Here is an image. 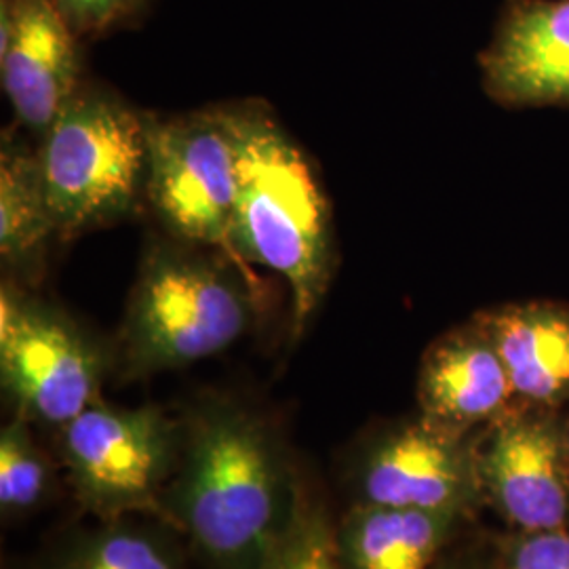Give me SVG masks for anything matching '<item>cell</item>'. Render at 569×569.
Here are the masks:
<instances>
[{"label":"cell","mask_w":569,"mask_h":569,"mask_svg":"<svg viewBox=\"0 0 569 569\" xmlns=\"http://www.w3.org/2000/svg\"><path fill=\"white\" fill-rule=\"evenodd\" d=\"M298 505L264 422L232 403H207L188 422L163 515L224 569H260Z\"/></svg>","instance_id":"obj_1"},{"label":"cell","mask_w":569,"mask_h":569,"mask_svg":"<svg viewBox=\"0 0 569 569\" xmlns=\"http://www.w3.org/2000/svg\"><path fill=\"white\" fill-rule=\"evenodd\" d=\"M237 142L232 251L266 266L291 291V336L298 340L333 277V224L310 159L264 103L226 106Z\"/></svg>","instance_id":"obj_2"},{"label":"cell","mask_w":569,"mask_h":569,"mask_svg":"<svg viewBox=\"0 0 569 569\" xmlns=\"http://www.w3.org/2000/svg\"><path fill=\"white\" fill-rule=\"evenodd\" d=\"M251 321V296L228 266L188 247L157 244L124 310L122 371L146 378L199 363L243 338Z\"/></svg>","instance_id":"obj_3"},{"label":"cell","mask_w":569,"mask_h":569,"mask_svg":"<svg viewBox=\"0 0 569 569\" xmlns=\"http://www.w3.org/2000/svg\"><path fill=\"white\" fill-rule=\"evenodd\" d=\"M58 237L72 239L124 218L146 188L143 114L82 84L37 148Z\"/></svg>","instance_id":"obj_4"},{"label":"cell","mask_w":569,"mask_h":569,"mask_svg":"<svg viewBox=\"0 0 569 569\" xmlns=\"http://www.w3.org/2000/svg\"><path fill=\"white\" fill-rule=\"evenodd\" d=\"M61 458L84 509L103 521L163 512L183 439L159 407H87L61 427Z\"/></svg>","instance_id":"obj_5"},{"label":"cell","mask_w":569,"mask_h":569,"mask_svg":"<svg viewBox=\"0 0 569 569\" xmlns=\"http://www.w3.org/2000/svg\"><path fill=\"white\" fill-rule=\"evenodd\" d=\"M110 359L96 338L56 306L0 291V378L23 420L63 427L100 401Z\"/></svg>","instance_id":"obj_6"},{"label":"cell","mask_w":569,"mask_h":569,"mask_svg":"<svg viewBox=\"0 0 569 569\" xmlns=\"http://www.w3.org/2000/svg\"><path fill=\"white\" fill-rule=\"evenodd\" d=\"M146 124V197L164 228L186 243L232 249L237 142L226 108Z\"/></svg>","instance_id":"obj_7"},{"label":"cell","mask_w":569,"mask_h":569,"mask_svg":"<svg viewBox=\"0 0 569 569\" xmlns=\"http://www.w3.org/2000/svg\"><path fill=\"white\" fill-rule=\"evenodd\" d=\"M566 411L515 406L475 435L483 502L509 531L569 528Z\"/></svg>","instance_id":"obj_8"},{"label":"cell","mask_w":569,"mask_h":569,"mask_svg":"<svg viewBox=\"0 0 569 569\" xmlns=\"http://www.w3.org/2000/svg\"><path fill=\"white\" fill-rule=\"evenodd\" d=\"M357 486L363 505L449 512L468 521L486 505L475 435H449L420 416L371 441Z\"/></svg>","instance_id":"obj_9"},{"label":"cell","mask_w":569,"mask_h":569,"mask_svg":"<svg viewBox=\"0 0 569 569\" xmlns=\"http://www.w3.org/2000/svg\"><path fill=\"white\" fill-rule=\"evenodd\" d=\"M81 39L53 0H0V81L23 129L42 136L82 84Z\"/></svg>","instance_id":"obj_10"},{"label":"cell","mask_w":569,"mask_h":569,"mask_svg":"<svg viewBox=\"0 0 569 569\" xmlns=\"http://www.w3.org/2000/svg\"><path fill=\"white\" fill-rule=\"evenodd\" d=\"M479 68L507 110H569V0H502Z\"/></svg>","instance_id":"obj_11"},{"label":"cell","mask_w":569,"mask_h":569,"mask_svg":"<svg viewBox=\"0 0 569 569\" xmlns=\"http://www.w3.org/2000/svg\"><path fill=\"white\" fill-rule=\"evenodd\" d=\"M416 395L418 416L456 437H472L519 406L507 366L477 317L428 346Z\"/></svg>","instance_id":"obj_12"},{"label":"cell","mask_w":569,"mask_h":569,"mask_svg":"<svg viewBox=\"0 0 569 569\" xmlns=\"http://www.w3.org/2000/svg\"><path fill=\"white\" fill-rule=\"evenodd\" d=\"M498 348L519 406L569 409V305L531 300L475 315Z\"/></svg>","instance_id":"obj_13"},{"label":"cell","mask_w":569,"mask_h":569,"mask_svg":"<svg viewBox=\"0 0 569 569\" xmlns=\"http://www.w3.org/2000/svg\"><path fill=\"white\" fill-rule=\"evenodd\" d=\"M468 519L435 510L359 505L336 531L342 569H439L443 550Z\"/></svg>","instance_id":"obj_14"},{"label":"cell","mask_w":569,"mask_h":569,"mask_svg":"<svg viewBox=\"0 0 569 569\" xmlns=\"http://www.w3.org/2000/svg\"><path fill=\"white\" fill-rule=\"evenodd\" d=\"M58 237L42 183L37 148L13 133L0 146V258L16 272L41 264L49 241Z\"/></svg>","instance_id":"obj_15"},{"label":"cell","mask_w":569,"mask_h":569,"mask_svg":"<svg viewBox=\"0 0 569 569\" xmlns=\"http://www.w3.org/2000/svg\"><path fill=\"white\" fill-rule=\"evenodd\" d=\"M51 569H180L171 550L143 529L110 521L72 542Z\"/></svg>","instance_id":"obj_16"},{"label":"cell","mask_w":569,"mask_h":569,"mask_svg":"<svg viewBox=\"0 0 569 569\" xmlns=\"http://www.w3.org/2000/svg\"><path fill=\"white\" fill-rule=\"evenodd\" d=\"M28 420L16 418L0 432V509L20 515L39 507L49 491L51 468L37 448Z\"/></svg>","instance_id":"obj_17"},{"label":"cell","mask_w":569,"mask_h":569,"mask_svg":"<svg viewBox=\"0 0 569 569\" xmlns=\"http://www.w3.org/2000/svg\"><path fill=\"white\" fill-rule=\"evenodd\" d=\"M260 569H342L336 552V531L327 526L323 512L315 509L310 502L298 500L279 545L268 555ZM489 569H496V566L491 563Z\"/></svg>","instance_id":"obj_18"},{"label":"cell","mask_w":569,"mask_h":569,"mask_svg":"<svg viewBox=\"0 0 569 569\" xmlns=\"http://www.w3.org/2000/svg\"><path fill=\"white\" fill-rule=\"evenodd\" d=\"M498 569H569V528L509 531L496 542Z\"/></svg>","instance_id":"obj_19"},{"label":"cell","mask_w":569,"mask_h":569,"mask_svg":"<svg viewBox=\"0 0 569 569\" xmlns=\"http://www.w3.org/2000/svg\"><path fill=\"white\" fill-rule=\"evenodd\" d=\"M63 20L84 41H98L140 20L148 0H53Z\"/></svg>","instance_id":"obj_20"},{"label":"cell","mask_w":569,"mask_h":569,"mask_svg":"<svg viewBox=\"0 0 569 569\" xmlns=\"http://www.w3.org/2000/svg\"><path fill=\"white\" fill-rule=\"evenodd\" d=\"M563 422H566V441H568L569 451V409L566 411V418H563Z\"/></svg>","instance_id":"obj_21"}]
</instances>
